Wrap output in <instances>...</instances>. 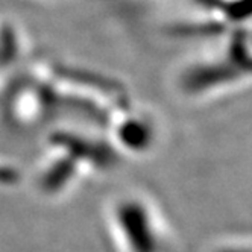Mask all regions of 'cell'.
Masks as SVG:
<instances>
[{
    "mask_svg": "<svg viewBox=\"0 0 252 252\" xmlns=\"http://www.w3.org/2000/svg\"><path fill=\"white\" fill-rule=\"evenodd\" d=\"M229 252H246V251H229Z\"/></svg>",
    "mask_w": 252,
    "mask_h": 252,
    "instance_id": "6da1fadb",
    "label": "cell"
}]
</instances>
